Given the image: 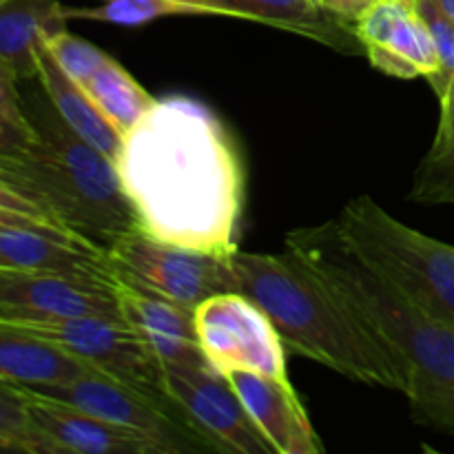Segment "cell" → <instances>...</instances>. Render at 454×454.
<instances>
[{
	"instance_id": "6da1fadb",
	"label": "cell",
	"mask_w": 454,
	"mask_h": 454,
	"mask_svg": "<svg viewBox=\"0 0 454 454\" xmlns=\"http://www.w3.org/2000/svg\"><path fill=\"white\" fill-rule=\"evenodd\" d=\"M115 168L146 235L220 255L238 251L242 160L207 105L189 96L158 98L122 137Z\"/></svg>"
},
{
	"instance_id": "7a4b0ae2",
	"label": "cell",
	"mask_w": 454,
	"mask_h": 454,
	"mask_svg": "<svg viewBox=\"0 0 454 454\" xmlns=\"http://www.w3.org/2000/svg\"><path fill=\"white\" fill-rule=\"evenodd\" d=\"M295 253L386 350L403 380L412 417L454 433V331L426 313L357 251L340 222L288 231Z\"/></svg>"
},
{
	"instance_id": "3957f363",
	"label": "cell",
	"mask_w": 454,
	"mask_h": 454,
	"mask_svg": "<svg viewBox=\"0 0 454 454\" xmlns=\"http://www.w3.org/2000/svg\"><path fill=\"white\" fill-rule=\"evenodd\" d=\"M229 262L238 293L269 315L284 348L359 384L403 393L393 359L295 253L238 248Z\"/></svg>"
},
{
	"instance_id": "277c9868",
	"label": "cell",
	"mask_w": 454,
	"mask_h": 454,
	"mask_svg": "<svg viewBox=\"0 0 454 454\" xmlns=\"http://www.w3.org/2000/svg\"><path fill=\"white\" fill-rule=\"evenodd\" d=\"M31 100L22 98V105L35 137L25 149L0 155V176L53 220L106 251L137 229L115 162L75 136L47 96Z\"/></svg>"
},
{
	"instance_id": "5b68a950",
	"label": "cell",
	"mask_w": 454,
	"mask_h": 454,
	"mask_svg": "<svg viewBox=\"0 0 454 454\" xmlns=\"http://www.w3.org/2000/svg\"><path fill=\"white\" fill-rule=\"evenodd\" d=\"M335 220L377 270L454 331V247L411 229L368 195L350 200Z\"/></svg>"
},
{
	"instance_id": "8992f818",
	"label": "cell",
	"mask_w": 454,
	"mask_h": 454,
	"mask_svg": "<svg viewBox=\"0 0 454 454\" xmlns=\"http://www.w3.org/2000/svg\"><path fill=\"white\" fill-rule=\"evenodd\" d=\"M7 322L25 328L40 340L60 346L84 364H91L106 375L180 411L167 390L164 364L124 319L80 315V317H13Z\"/></svg>"
},
{
	"instance_id": "52a82bcc",
	"label": "cell",
	"mask_w": 454,
	"mask_h": 454,
	"mask_svg": "<svg viewBox=\"0 0 454 454\" xmlns=\"http://www.w3.org/2000/svg\"><path fill=\"white\" fill-rule=\"evenodd\" d=\"M106 255L118 278L191 310L208 297L238 291L229 255L162 242L142 229L120 235Z\"/></svg>"
},
{
	"instance_id": "ba28073f",
	"label": "cell",
	"mask_w": 454,
	"mask_h": 454,
	"mask_svg": "<svg viewBox=\"0 0 454 454\" xmlns=\"http://www.w3.org/2000/svg\"><path fill=\"white\" fill-rule=\"evenodd\" d=\"M20 388L58 399L98 419L145 434L151 442L158 443L164 454L191 450L198 446L211 448L186 419L184 412L106 375L96 366H89L78 377L62 384L20 386Z\"/></svg>"
},
{
	"instance_id": "9c48e42d",
	"label": "cell",
	"mask_w": 454,
	"mask_h": 454,
	"mask_svg": "<svg viewBox=\"0 0 454 454\" xmlns=\"http://www.w3.org/2000/svg\"><path fill=\"white\" fill-rule=\"evenodd\" d=\"M204 357L217 371L286 377V348L269 315L244 293H220L193 310Z\"/></svg>"
},
{
	"instance_id": "30bf717a",
	"label": "cell",
	"mask_w": 454,
	"mask_h": 454,
	"mask_svg": "<svg viewBox=\"0 0 454 454\" xmlns=\"http://www.w3.org/2000/svg\"><path fill=\"white\" fill-rule=\"evenodd\" d=\"M164 381L173 402L213 450L275 454L269 439L239 402L229 377L215 366H164Z\"/></svg>"
},
{
	"instance_id": "8fae6325",
	"label": "cell",
	"mask_w": 454,
	"mask_h": 454,
	"mask_svg": "<svg viewBox=\"0 0 454 454\" xmlns=\"http://www.w3.org/2000/svg\"><path fill=\"white\" fill-rule=\"evenodd\" d=\"M115 284L51 270L0 269V317H118Z\"/></svg>"
},
{
	"instance_id": "7c38bea8",
	"label": "cell",
	"mask_w": 454,
	"mask_h": 454,
	"mask_svg": "<svg viewBox=\"0 0 454 454\" xmlns=\"http://www.w3.org/2000/svg\"><path fill=\"white\" fill-rule=\"evenodd\" d=\"M371 65L395 78H433L437 49L415 4L380 0L353 27Z\"/></svg>"
},
{
	"instance_id": "4fadbf2b",
	"label": "cell",
	"mask_w": 454,
	"mask_h": 454,
	"mask_svg": "<svg viewBox=\"0 0 454 454\" xmlns=\"http://www.w3.org/2000/svg\"><path fill=\"white\" fill-rule=\"evenodd\" d=\"M20 390L27 397V415L43 442L44 454H164L145 434L98 419L58 399Z\"/></svg>"
},
{
	"instance_id": "5bb4252c",
	"label": "cell",
	"mask_w": 454,
	"mask_h": 454,
	"mask_svg": "<svg viewBox=\"0 0 454 454\" xmlns=\"http://www.w3.org/2000/svg\"><path fill=\"white\" fill-rule=\"evenodd\" d=\"M224 375L275 454L324 452L288 377H270L253 371H229Z\"/></svg>"
},
{
	"instance_id": "9a60e30c",
	"label": "cell",
	"mask_w": 454,
	"mask_h": 454,
	"mask_svg": "<svg viewBox=\"0 0 454 454\" xmlns=\"http://www.w3.org/2000/svg\"><path fill=\"white\" fill-rule=\"evenodd\" d=\"M115 295L124 322L146 341L164 366L208 364L195 331L193 310L122 278H118Z\"/></svg>"
},
{
	"instance_id": "2e32d148",
	"label": "cell",
	"mask_w": 454,
	"mask_h": 454,
	"mask_svg": "<svg viewBox=\"0 0 454 454\" xmlns=\"http://www.w3.org/2000/svg\"><path fill=\"white\" fill-rule=\"evenodd\" d=\"M0 269L51 270L118 286V270L106 251L75 247L27 229H0Z\"/></svg>"
},
{
	"instance_id": "e0dca14e",
	"label": "cell",
	"mask_w": 454,
	"mask_h": 454,
	"mask_svg": "<svg viewBox=\"0 0 454 454\" xmlns=\"http://www.w3.org/2000/svg\"><path fill=\"white\" fill-rule=\"evenodd\" d=\"M220 9L222 16L262 22L317 40L341 53H364L353 27L324 12L315 0H202Z\"/></svg>"
},
{
	"instance_id": "ac0fdd59",
	"label": "cell",
	"mask_w": 454,
	"mask_h": 454,
	"mask_svg": "<svg viewBox=\"0 0 454 454\" xmlns=\"http://www.w3.org/2000/svg\"><path fill=\"white\" fill-rule=\"evenodd\" d=\"M35 62H38V80L40 89L51 102L53 111L60 115L62 122L71 129L78 137L96 146L98 151L115 162L122 146V133L106 120V115L98 109L93 98L87 89L75 82L71 75L60 69L53 56L49 53L47 44L43 43L35 49Z\"/></svg>"
},
{
	"instance_id": "d6986e66",
	"label": "cell",
	"mask_w": 454,
	"mask_h": 454,
	"mask_svg": "<svg viewBox=\"0 0 454 454\" xmlns=\"http://www.w3.org/2000/svg\"><path fill=\"white\" fill-rule=\"evenodd\" d=\"M67 7L60 0H3L0 3V58L13 67L20 82L38 75L35 49L67 29Z\"/></svg>"
},
{
	"instance_id": "ffe728a7",
	"label": "cell",
	"mask_w": 454,
	"mask_h": 454,
	"mask_svg": "<svg viewBox=\"0 0 454 454\" xmlns=\"http://www.w3.org/2000/svg\"><path fill=\"white\" fill-rule=\"evenodd\" d=\"M91 364H84L60 346L31 335L25 328L0 319V380L16 386L62 384Z\"/></svg>"
},
{
	"instance_id": "44dd1931",
	"label": "cell",
	"mask_w": 454,
	"mask_h": 454,
	"mask_svg": "<svg viewBox=\"0 0 454 454\" xmlns=\"http://www.w3.org/2000/svg\"><path fill=\"white\" fill-rule=\"evenodd\" d=\"M84 89L93 98L98 109L106 115V120L122 133V137L149 114L158 100L114 58H109L96 71Z\"/></svg>"
},
{
	"instance_id": "7402d4cb",
	"label": "cell",
	"mask_w": 454,
	"mask_h": 454,
	"mask_svg": "<svg viewBox=\"0 0 454 454\" xmlns=\"http://www.w3.org/2000/svg\"><path fill=\"white\" fill-rule=\"evenodd\" d=\"M67 16L118 27H145L171 16H222L202 0H102L96 7H67Z\"/></svg>"
},
{
	"instance_id": "603a6c76",
	"label": "cell",
	"mask_w": 454,
	"mask_h": 454,
	"mask_svg": "<svg viewBox=\"0 0 454 454\" xmlns=\"http://www.w3.org/2000/svg\"><path fill=\"white\" fill-rule=\"evenodd\" d=\"M411 200L419 204H454V131L437 133L412 182Z\"/></svg>"
},
{
	"instance_id": "cb8c5ba5",
	"label": "cell",
	"mask_w": 454,
	"mask_h": 454,
	"mask_svg": "<svg viewBox=\"0 0 454 454\" xmlns=\"http://www.w3.org/2000/svg\"><path fill=\"white\" fill-rule=\"evenodd\" d=\"M44 44H47L53 60L60 65V69L65 71L67 75H71L75 82L82 84V87L111 58L109 53L98 49L93 43H89V40L80 38V35L71 34V31L67 29L53 34L51 38L44 40Z\"/></svg>"
},
{
	"instance_id": "d4e9b609",
	"label": "cell",
	"mask_w": 454,
	"mask_h": 454,
	"mask_svg": "<svg viewBox=\"0 0 454 454\" xmlns=\"http://www.w3.org/2000/svg\"><path fill=\"white\" fill-rule=\"evenodd\" d=\"M0 437L25 454H44V446L27 415V397L18 386L0 380Z\"/></svg>"
},
{
	"instance_id": "484cf974",
	"label": "cell",
	"mask_w": 454,
	"mask_h": 454,
	"mask_svg": "<svg viewBox=\"0 0 454 454\" xmlns=\"http://www.w3.org/2000/svg\"><path fill=\"white\" fill-rule=\"evenodd\" d=\"M415 9L428 25L434 40V49H437V71H434L433 78H428V82L442 100L454 78V22L442 12V7L434 0H417Z\"/></svg>"
},
{
	"instance_id": "4316f807",
	"label": "cell",
	"mask_w": 454,
	"mask_h": 454,
	"mask_svg": "<svg viewBox=\"0 0 454 454\" xmlns=\"http://www.w3.org/2000/svg\"><path fill=\"white\" fill-rule=\"evenodd\" d=\"M0 229H27V231H38V233L51 235V238L65 239V242L75 244V247L82 248H93V251H105V248L96 247V244L87 242L84 238L75 235L74 231L62 229V226L53 224V222L40 220V217L34 215H25V213H16V211H7V208H0Z\"/></svg>"
},
{
	"instance_id": "83f0119b",
	"label": "cell",
	"mask_w": 454,
	"mask_h": 454,
	"mask_svg": "<svg viewBox=\"0 0 454 454\" xmlns=\"http://www.w3.org/2000/svg\"><path fill=\"white\" fill-rule=\"evenodd\" d=\"M18 74L9 62L0 58V114L4 118L13 120V122L22 124V127H31L29 118L25 114V105H22V93L18 89Z\"/></svg>"
},
{
	"instance_id": "f1b7e54d",
	"label": "cell",
	"mask_w": 454,
	"mask_h": 454,
	"mask_svg": "<svg viewBox=\"0 0 454 454\" xmlns=\"http://www.w3.org/2000/svg\"><path fill=\"white\" fill-rule=\"evenodd\" d=\"M315 3H317L326 13L340 18L346 25L355 27V22H357L364 13L371 12L380 0H315Z\"/></svg>"
},
{
	"instance_id": "f546056e",
	"label": "cell",
	"mask_w": 454,
	"mask_h": 454,
	"mask_svg": "<svg viewBox=\"0 0 454 454\" xmlns=\"http://www.w3.org/2000/svg\"><path fill=\"white\" fill-rule=\"evenodd\" d=\"M34 137V127H22V124L13 122V120L4 118L0 114V155L16 153V151L25 149Z\"/></svg>"
},
{
	"instance_id": "4dcf8cb0",
	"label": "cell",
	"mask_w": 454,
	"mask_h": 454,
	"mask_svg": "<svg viewBox=\"0 0 454 454\" xmlns=\"http://www.w3.org/2000/svg\"><path fill=\"white\" fill-rule=\"evenodd\" d=\"M439 127L437 133H446V131H454V78L448 87V91L443 93V98L439 100Z\"/></svg>"
},
{
	"instance_id": "1f68e13d",
	"label": "cell",
	"mask_w": 454,
	"mask_h": 454,
	"mask_svg": "<svg viewBox=\"0 0 454 454\" xmlns=\"http://www.w3.org/2000/svg\"><path fill=\"white\" fill-rule=\"evenodd\" d=\"M434 3H437L439 7H442V12L454 22V0H434Z\"/></svg>"
},
{
	"instance_id": "d6a6232c",
	"label": "cell",
	"mask_w": 454,
	"mask_h": 454,
	"mask_svg": "<svg viewBox=\"0 0 454 454\" xmlns=\"http://www.w3.org/2000/svg\"><path fill=\"white\" fill-rule=\"evenodd\" d=\"M4 452H20V450H18L12 442H7V439L0 437V454H4Z\"/></svg>"
},
{
	"instance_id": "836d02e7",
	"label": "cell",
	"mask_w": 454,
	"mask_h": 454,
	"mask_svg": "<svg viewBox=\"0 0 454 454\" xmlns=\"http://www.w3.org/2000/svg\"><path fill=\"white\" fill-rule=\"evenodd\" d=\"M399 3H406V4H415L417 0H399Z\"/></svg>"
},
{
	"instance_id": "e575fe53",
	"label": "cell",
	"mask_w": 454,
	"mask_h": 454,
	"mask_svg": "<svg viewBox=\"0 0 454 454\" xmlns=\"http://www.w3.org/2000/svg\"><path fill=\"white\" fill-rule=\"evenodd\" d=\"M0 3H3V0H0Z\"/></svg>"
}]
</instances>
